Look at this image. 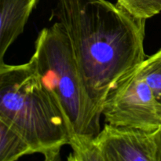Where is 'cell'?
I'll return each instance as SVG.
<instances>
[{
    "label": "cell",
    "mask_w": 161,
    "mask_h": 161,
    "mask_svg": "<svg viewBox=\"0 0 161 161\" xmlns=\"http://www.w3.org/2000/svg\"><path fill=\"white\" fill-rule=\"evenodd\" d=\"M54 14L89 96L102 109L110 93L146 59V20L107 0H58Z\"/></svg>",
    "instance_id": "cell-1"
},
{
    "label": "cell",
    "mask_w": 161,
    "mask_h": 161,
    "mask_svg": "<svg viewBox=\"0 0 161 161\" xmlns=\"http://www.w3.org/2000/svg\"><path fill=\"white\" fill-rule=\"evenodd\" d=\"M0 120L21 134L46 161L58 160L61 148L69 145L65 120L31 60L0 62Z\"/></svg>",
    "instance_id": "cell-2"
},
{
    "label": "cell",
    "mask_w": 161,
    "mask_h": 161,
    "mask_svg": "<svg viewBox=\"0 0 161 161\" xmlns=\"http://www.w3.org/2000/svg\"><path fill=\"white\" fill-rule=\"evenodd\" d=\"M30 60L65 120L69 146L94 139L101 130L102 109L89 96L69 38L59 22L41 30Z\"/></svg>",
    "instance_id": "cell-3"
},
{
    "label": "cell",
    "mask_w": 161,
    "mask_h": 161,
    "mask_svg": "<svg viewBox=\"0 0 161 161\" xmlns=\"http://www.w3.org/2000/svg\"><path fill=\"white\" fill-rule=\"evenodd\" d=\"M102 113L105 123L116 127L161 130V103L137 69L110 93Z\"/></svg>",
    "instance_id": "cell-4"
},
{
    "label": "cell",
    "mask_w": 161,
    "mask_h": 161,
    "mask_svg": "<svg viewBox=\"0 0 161 161\" xmlns=\"http://www.w3.org/2000/svg\"><path fill=\"white\" fill-rule=\"evenodd\" d=\"M94 143L102 161H161V130L150 132L106 123Z\"/></svg>",
    "instance_id": "cell-5"
},
{
    "label": "cell",
    "mask_w": 161,
    "mask_h": 161,
    "mask_svg": "<svg viewBox=\"0 0 161 161\" xmlns=\"http://www.w3.org/2000/svg\"><path fill=\"white\" fill-rule=\"evenodd\" d=\"M39 0H0V62L25 29Z\"/></svg>",
    "instance_id": "cell-6"
},
{
    "label": "cell",
    "mask_w": 161,
    "mask_h": 161,
    "mask_svg": "<svg viewBox=\"0 0 161 161\" xmlns=\"http://www.w3.org/2000/svg\"><path fill=\"white\" fill-rule=\"evenodd\" d=\"M33 153L34 150L23 135L0 120V161H15Z\"/></svg>",
    "instance_id": "cell-7"
},
{
    "label": "cell",
    "mask_w": 161,
    "mask_h": 161,
    "mask_svg": "<svg viewBox=\"0 0 161 161\" xmlns=\"http://www.w3.org/2000/svg\"><path fill=\"white\" fill-rule=\"evenodd\" d=\"M137 71L161 103V49L146 58Z\"/></svg>",
    "instance_id": "cell-8"
},
{
    "label": "cell",
    "mask_w": 161,
    "mask_h": 161,
    "mask_svg": "<svg viewBox=\"0 0 161 161\" xmlns=\"http://www.w3.org/2000/svg\"><path fill=\"white\" fill-rule=\"evenodd\" d=\"M116 4L135 17L146 20L161 12V0H116Z\"/></svg>",
    "instance_id": "cell-9"
}]
</instances>
